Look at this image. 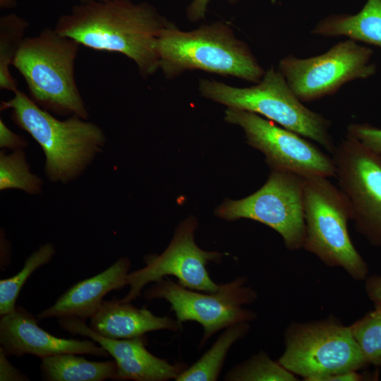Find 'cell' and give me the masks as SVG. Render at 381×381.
<instances>
[{
    "instance_id": "6da1fadb",
    "label": "cell",
    "mask_w": 381,
    "mask_h": 381,
    "mask_svg": "<svg viewBox=\"0 0 381 381\" xmlns=\"http://www.w3.org/2000/svg\"><path fill=\"white\" fill-rule=\"evenodd\" d=\"M169 23L145 1L90 0L60 16L54 29L90 49L125 55L147 78L159 68L157 41Z\"/></svg>"
},
{
    "instance_id": "7a4b0ae2",
    "label": "cell",
    "mask_w": 381,
    "mask_h": 381,
    "mask_svg": "<svg viewBox=\"0 0 381 381\" xmlns=\"http://www.w3.org/2000/svg\"><path fill=\"white\" fill-rule=\"evenodd\" d=\"M11 109L13 122L28 133L45 156L44 175L67 184L80 177L103 152L107 136L97 124L74 114L59 120L18 90L1 110Z\"/></svg>"
},
{
    "instance_id": "3957f363",
    "label": "cell",
    "mask_w": 381,
    "mask_h": 381,
    "mask_svg": "<svg viewBox=\"0 0 381 381\" xmlns=\"http://www.w3.org/2000/svg\"><path fill=\"white\" fill-rule=\"evenodd\" d=\"M157 53L159 68L167 78L201 70L259 83L265 74L247 44L221 22L191 31L169 22L159 36Z\"/></svg>"
},
{
    "instance_id": "277c9868",
    "label": "cell",
    "mask_w": 381,
    "mask_h": 381,
    "mask_svg": "<svg viewBox=\"0 0 381 381\" xmlns=\"http://www.w3.org/2000/svg\"><path fill=\"white\" fill-rule=\"evenodd\" d=\"M80 46L54 29L45 28L38 35L25 38L13 66L40 107L60 116L76 114L87 119L89 111L74 75Z\"/></svg>"
},
{
    "instance_id": "5b68a950",
    "label": "cell",
    "mask_w": 381,
    "mask_h": 381,
    "mask_svg": "<svg viewBox=\"0 0 381 381\" xmlns=\"http://www.w3.org/2000/svg\"><path fill=\"white\" fill-rule=\"evenodd\" d=\"M201 95L228 108L263 116L282 127L313 140L332 152L335 148L329 132L330 122L306 107L289 86L284 76L273 68L268 69L257 85L236 87L214 80L202 79Z\"/></svg>"
},
{
    "instance_id": "8992f818",
    "label": "cell",
    "mask_w": 381,
    "mask_h": 381,
    "mask_svg": "<svg viewBox=\"0 0 381 381\" xmlns=\"http://www.w3.org/2000/svg\"><path fill=\"white\" fill-rule=\"evenodd\" d=\"M303 248L326 266L342 268L354 280H365L368 266L351 240V210L342 191L327 177L303 176Z\"/></svg>"
},
{
    "instance_id": "52a82bcc",
    "label": "cell",
    "mask_w": 381,
    "mask_h": 381,
    "mask_svg": "<svg viewBox=\"0 0 381 381\" xmlns=\"http://www.w3.org/2000/svg\"><path fill=\"white\" fill-rule=\"evenodd\" d=\"M284 345L277 361L306 381H325L329 376L369 366L350 327L334 316L292 322L285 331Z\"/></svg>"
},
{
    "instance_id": "ba28073f",
    "label": "cell",
    "mask_w": 381,
    "mask_h": 381,
    "mask_svg": "<svg viewBox=\"0 0 381 381\" xmlns=\"http://www.w3.org/2000/svg\"><path fill=\"white\" fill-rule=\"evenodd\" d=\"M246 281L245 277H239L221 284L217 291L200 293L166 277L146 289L144 297L147 300L167 301L181 326L187 321L200 323L204 329L200 348L218 331L256 318L253 311L243 307L253 303L258 297L256 291L246 286Z\"/></svg>"
},
{
    "instance_id": "9c48e42d",
    "label": "cell",
    "mask_w": 381,
    "mask_h": 381,
    "mask_svg": "<svg viewBox=\"0 0 381 381\" xmlns=\"http://www.w3.org/2000/svg\"><path fill=\"white\" fill-rule=\"evenodd\" d=\"M216 213L226 220L248 219L262 223L282 237L287 249L303 248L306 236L303 176L272 170L261 188L245 198L225 201Z\"/></svg>"
},
{
    "instance_id": "30bf717a",
    "label": "cell",
    "mask_w": 381,
    "mask_h": 381,
    "mask_svg": "<svg viewBox=\"0 0 381 381\" xmlns=\"http://www.w3.org/2000/svg\"><path fill=\"white\" fill-rule=\"evenodd\" d=\"M332 158L357 231L372 246L381 247V154L346 135Z\"/></svg>"
},
{
    "instance_id": "8fae6325",
    "label": "cell",
    "mask_w": 381,
    "mask_h": 381,
    "mask_svg": "<svg viewBox=\"0 0 381 381\" xmlns=\"http://www.w3.org/2000/svg\"><path fill=\"white\" fill-rule=\"evenodd\" d=\"M373 51L353 40L340 42L328 52L314 57L282 59L279 71L301 102L313 101L336 92L344 84L373 75Z\"/></svg>"
},
{
    "instance_id": "7c38bea8",
    "label": "cell",
    "mask_w": 381,
    "mask_h": 381,
    "mask_svg": "<svg viewBox=\"0 0 381 381\" xmlns=\"http://www.w3.org/2000/svg\"><path fill=\"white\" fill-rule=\"evenodd\" d=\"M224 119L243 130L248 143L264 154L272 170L335 176L332 158L301 135L244 110L228 108Z\"/></svg>"
},
{
    "instance_id": "4fadbf2b",
    "label": "cell",
    "mask_w": 381,
    "mask_h": 381,
    "mask_svg": "<svg viewBox=\"0 0 381 381\" xmlns=\"http://www.w3.org/2000/svg\"><path fill=\"white\" fill-rule=\"evenodd\" d=\"M196 227L194 219L183 221L176 228L171 241L162 254L148 255L145 259L146 265L143 268L129 272L126 285L130 289L120 301L131 302L140 296L147 284L170 275L176 277L180 284L189 289L217 291L221 284L211 279L206 265L211 261L218 262L223 254L199 248L194 240Z\"/></svg>"
},
{
    "instance_id": "5bb4252c",
    "label": "cell",
    "mask_w": 381,
    "mask_h": 381,
    "mask_svg": "<svg viewBox=\"0 0 381 381\" xmlns=\"http://www.w3.org/2000/svg\"><path fill=\"white\" fill-rule=\"evenodd\" d=\"M61 329L87 337L98 343L114 358L117 365L115 380L167 381L175 380L187 366L184 363L171 364L152 354L146 349L145 335L131 339H111L103 337L78 318H60Z\"/></svg>"
},
{
    "instance_id": "9a60e30c",
    "label": "cell",
    "mask_w": 381,
    "mask_h": 381,
    "mask_svg": "<svg viewBox=\"0 0 381 381\" xmlns=\"http://www.w3.org/2000/svg\"><path fill=\"white\" fill-rule=\"evenodd\" d=\"M94 340L54 337L38 325L37 319L21 306L1 316L0 349L6 356L31 354L40 358L66 353L107 357L109 353Z\"/></svg>"
},
{
    "instance_id": "2e32d148",
    "label": "cell",
    "mask_w": 381,
    "mask_h": 381,
    "mask_svg": "<svg viewBox=\"0 0 381 381\" xmlns=\"http://www.w3.org/2000/svg\"><path fill=\"white\" fill-rule=\"evenodd\" d=\"M130 268L128 258H119L102 272L73 285L52 306L41 311L37 319L78 318L85 320L91 318L109 292L126 286Z\"/></svg>"
},
{
    "instance_id": "e0dca14e",
    "label": "cell",
    "mask_w": 381,
    "mask_h": 381,
    "mask_svg": "<svg viewBox=\"0 0 381 381\" xmlns=\"http://www.w3.org/2000/svg\"><path fill=\"white\" fill-rule=\"evenodd\" d=\"M181 326L169 317L155 315L145 308H138L117 298L104 300L90 318V327L96 333L111 339H131L155 330L178 331Z\"/></svg>"
},
{
    "instance_id": "ac0fdd59",
    "label": "cell",
    "mask_w": 381,
    "mask_h": 381,
    "mask_svg": "<svg viewBox=\"0 0 381 381\" xmlns=\"http://www.w3.org/2000/svg\"><path fill=\"white\" fill-rule=\"evenodd\" d=\"M311 32L325 37L346 36L381 48V0H368L355 15L324 20Z\"/></svg>"
},
{
    "instance_id": "d6986e66",
    "label": "cell",
    "mask_w": 381,
    "mask_h": 381,
    "mask_svg": "<svg viewBox=\"0 0 381 381\" xmlns=\"http://www.w3.org/2000/svg\"><path fill=\"white\" fill-rule=\"evenodd\" d=\"M78 353H66L41 358L42 377L48 381H103L114 380L115 361H91Z\"/></svg>"
},
{
    "instance_id": "ffe728a7",
    "label": "cell",
    "mask_w": 381,
    "mask_h": 381,
    "mask_svg": "<svg viewBox=\"0 0 381 381\" xmlns=\"http://www.w3.org/2000/svg\"><path fill=\"white\" fill-rule=\"evenodd\" d=\"M248 322L234 324L222 333L210 349L190 367L183 370L176 381H215L217 380L231 347L247 334Z\"/></svg>"
},
{
    "instance_id": "44dd1931",
    "label": "cell",
    "mask_w": 381,
    "mask_h": 381,
    "mask_svg": "<svg viewBox=\"0 0 381 381\" xmlns=\"http://www.w3.org/2000/svg\"><path fill=\"white\" fill-rule=\"evenodd\" d=\"M28 22L16 13H11L0 17V88L13 92L18 90L17 81L12 76L9 67L13 65L26 37Z\"/></svg>"
},
{
    "instance_id": "7402d4cb",
    "label": "cell",
    "mask_w": 381,
    "mask_h": 381,
    "mask_svg": "<svg viewBox=\"0 0 381 381\" xmlns=\"http://www.w3.org/2000/svg\"><path fill=\"white\" fill-rule=\"evenodd\" d=\"M43 181L30 171L24 150L0 152V190L18 189L30 195L42 193Z\"/></svg>"
},
{
    "instance_id": "603a6c76",
    "label": "cell",
    "mask_w": 381,
    "mask_h": 381,
    "mask_svg": "<svg viewBox=\"0 0 381 381\" xmlns=\"http://www.w3.org/2000/svg\"><path fill=\"white\" fill-rule=\"evenodd\" d=\"M56 253L54 245L46 243L28 256L15 275L0 280V316L12 312L25 282L39 267L49 263Z\"/></svg>"
},
{
    "instance_id": "cb8c5ba5",
    "label": "cell",
    "mask_w": 381,
    "mask_h": 381,
    "mask_svg": "<svg viewBox=\"0 0 381 381\" xmlns=\"http://www.w3.org/2000/svg\"><path fill=\"white\" fill-rule=\"evenodd\" d=\"M229 381H296V375L263 351L235 366L224 377Z\"/></svg>"
},
{
    "instance_id": "d4e9b609",
    "label": "cell",
    "mask_w": 381,
    "mask_h": 381,
    "mask_svg": "<svg viewBox=\"0 0 381 381\" xmlns=\"http://www.w3.org/2000/svg\"><path fill=\"white\" fill-rule=\"evenodd\" d=\"M374 308L349 327L368 364L381 367V306Z\"/></svg>"
},
{
    "instance_id": "484cf974",
    "label": "cell",
    "mask_w": 381,
    "mask_h": 381,
    "mask_svg": "<svg viewBox=\"0 0 381 381\" xmlns=\"http://www.w3.org/2000/svg\"><path fill=\"white\" fill-rule=\"evenodd\" d=\"M347 135L369 150L381 154V128L368 123H351L347 127Z\"/></svg>"
},
{
    "instance_id": "4316f807",
    "label": "cell",
    "mask_w": 381,
    "mask_h": 381,
    "mask_svg": "<svg viewBox=\"0 0 381 381\" xmlns=\"http://www.w3.org/2000/svg\"><path fill=\"white\" fill-rule=\"evenodd\" d=\"M28 142L23 136L12 131L0 119V147L11 151L24 150Z\"/></svg>"
},
{
    "instance_id": "83f0119b",
    "label": "cell",
    "mask_w": 381,
    "mask_h": 381,
    "mask_svg": "<svg viewBox=\"0 0 381 381\" xmlns=\"http://www.w3.org/2000/svg\"><path fill=\"white\" fill-rule=\"evenodd\" d=\"M4 352L0 349V380L1 381H25L28 377L21 373L8 360Z\"/></svg>"
},
{
    "instance_id": "f1b7e54d",
    "label": "cell",
    "mask_w": 381,
    "mask_h": 381,
    "mask_svg": "<svg viewBox=\"0 0 381 381\" xmlns=\"http://www.w3.org/2000/svg\"><path fill=\"white\" fill-rule=\"evenodd\" d=\"M365 290L374 306H381V275L368 276L365 279Z\"/></svg>"
},
{
    "instance_id": "f546056e",
    "label": "cell",
    "mask_w": 381,
    "mask_h": 381,
    "mask_svg": "<svg viewBox=\"0 0 381 381\" xmlns=\"http://www.w3.org/2000/svg\"><path fill=\"white\" fill-rule=\"evenodd\" d=\"M210 0H192L187 8L186 13L189 20L197 22L205 16L207 7ZM231 4L236 3L237 0H226Z\"/></svg>"
},
{
    "instance_id": "4dcf8cb0",
    "label": "cell",
    "mask_w": 381,
    "mask_h": 381,
    "mask_svg": "<svg viewBox=\"0 0 381 381\" xmlns=\"http://www.w3.org/2000/svg\"><path fill=\"white\" fill-rule=\"evenodd\" d=\"M358 370H349L328 377L325 381H361L368 380L366 378H373L372 376H365L359 373Z\"/></svg>"
},
{
    "instance_id": "1f68e13d",
    "label": "cell",
    "mask_w": 381,
    "mask_h": 381,
    "mask_svg": "<svg viewBox=\"0 0 381 381\" xmlns=\"http://www.w3.org/2000/svg\"><path fill=\"white\" fill-rule=\"evenodd\" d=\"M9 242L5 238L4 235H2L1 231V269H4L8 265L10 259V247Z\"/></svg>"
},
{
    "instance_id": "d6a6232c",
    "label": "cell",
    "mask_w": 381,
    "mask_h": 381,
    "mask_svg": "<svg viewBox=\"0 0 381 381\" xmlns=\"http://www.w3.org/2000/svg\"><path fill=\"white\" fill-rule=\"evenodd\" d=\"M16 5L17 0H0V8L1 10L13 8Z\"/></svg>"
},
{
    "instance_id": "836d02e7",
    "label": "cell",
    "mask_w": 381,
    "mask_h": 381,
    "mask_svg": "<svg viewBox=\"0 0 381 381\" xmlns=\"http://www.w3.org/2000/svg\"><path fill=\"white\" fill-rule=\"evenodd\" d=\"M90 0H80V2H85ZM99 1H107V0H99Z\"/></svg>"
}]
</instances>
